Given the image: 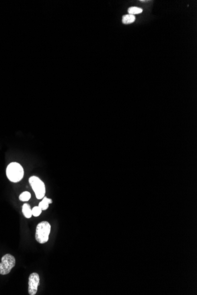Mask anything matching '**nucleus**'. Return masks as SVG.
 Listing matches in <instances>:
<instances>
[{
	"label": "nucleus",
	"instance_id": "nucleus-1",
	"mask_svg": "<svg viewBox=\"0 0 197 295\" xmlns=\"http://www.w3.org/2000/svg\"><path fill=\"white\" fill-rule=\"evenodd\" d=\"M6 175L9 180L17 183L22 180L24 171L21 164L17 162H12L8 165L6 169Z\"/></svg>",
	"mask_w": 197,
	"mask_h": 295
},
{
	"label": "nucleus",
	"instance_id": "nucleus-2",
	"mask_svg": "<svg viewBox=\"0 0 197 295\" xmlns=\"http://www.w3.org/2000/svg\"><path fill=\"white\" fill-rule=\"evenodd\" d=\"M51 231V226L47 222H42L38 223L36 227V239L40 244H44L49 241Z\"/></svg>",
	"mask_w": 197,
	"mask_h": 295
},
{
	"label": "nucleus",
	"instance_id": "nucleus-3",
	"mask_svg": "<svg viewBox=\"0 0 197 295\" xmlns=\"http://www.w3.org/2000/svg\"><path fill=\"white\" fill-rule=\"evenodd\" d=\"M28 181L35 193L36 198L37 199H42L46 194V186L44 182L35 176L30 177Z\"/></svg>",
	"mask_w": 197,
	"mask_h": 295
},
{
	"label": "nucleus",
	"instance_id": "nucleus-4",
	"mask_svg": "<svg viewBox=\"0 0 197 295\" xmlns=\"http://www.w3.org/2000/svg\"><path fill=\"white\" fill-rule=\"evenodd\" d=\"M16 265L15 257L10 254L3 256L0 263V274L6 275L11 272V269Z\"/></svg>",
	"mask_w": 197,
	"mask_h": 295
},
{
	"label": "nucleus",
	"instance_id": "nucleus-5",
	"mask_svg": "<svg viewBox=\"0 0 197 295\" xmlns=\"http://www.w3.org/2000/svg\"><path fill=\"white\" fill-rule=\"evenodd\" d=\"M39 284L40 277L38 273H31L28 279V293L30 295H36Z\"/></svg>",
	"mask_w": 197,
	"mask_h": 295
},
{
	"label": "nucleus",
	"instance_id": "nucleus-6",
	"mask_svg": "<svg viewBox=\"0 0 197 295\" xmlns=\"http://www.w3.org/2000/svg\"><path fill=\"white\" fill-rule=\"evenodd\" d=\"M52 203H53L52 199L47 198V197L44 196L42 199V200L39 203L38 206L41 208V209L42 210H46L49 208V204H51Z\"/></svg>",
	"mask_w": 197,
	"mask_h": 295
},
{
	"label": "nucleus",
	"instance_id": "nucleus-7",
	"mask_svg": "<svg viewBox=\"0 0 197 295\" xmlns=\"http://www.w3.org/2000/svg\"><path fill=\"white\" fill-rule=\"evenodd\" d=\"M22 212L23 214H24V216L27 219L31 218V216H33L32 215V209L31 208L30 206L27 203H25L22 205Z\"/></svg>",
	"mask_w": 197,
	"mask_h": 295
},
{
	"label": "nucleus",
	"instance_id": "nucleus-8",
	"mask_svg": "<svg viewBox=\"0 0 197 295\" xmlns=\"http://www.w3.org/2000/svg\"><path fill=\"white\" fill-rule=\"evenodd\" d=\"M135 21V16L131 14H127L122 16V22L124 24H130Z\"/></svg>",
	"mask_w": 197,
	"mask_h": 295
},
{
	"label": "nucleus",
	"instance_id": "nucleus-9",
	"mask_svg": "<svg viewBox=\"0 0 197 295\" xmlns=\"http://www.w3.org/2000/svg\"><path fill=\"white\" fill-rule=\"evenodd\" d=\"M31 198V193L28 191H24L20 195L19 200L22 202H27Z\"/></svg>",
	"mask_w": 197,
	"mask_h": 295
},
{
	"label": "nucleus",
	"instance_id": "nucleus-10",
	"mask_svg": "<svg viewBox=\"0 0 197 295\" xmlns=\"http://www.w3.org/2000/svg\"><path fill=\"white\" fill-rule=\"evenodd\" d=\"M128 12L129 14L131 15H135V14H139L142 12L143 10L141 8L137 7H131L128 9Z\"/></svg>",
	"mask_w": 197,
	"mask_h": 295
},
{
	"label": "nucleus",
	"instance_id": "nucleus-11",
	"mask_svg": "<svg viewBox=\"0 0 197 295\" xmlns=\"http://www.w3.org/2000/svg\"><path fill=\"white\" fill-rule=\"evenodd\" d=\"M42 212V210L39 206H35L32 208V215L34 217H38Z\"/></svg>",
	"mask_w": 197,
	"mask_h": 295
}]
</instances>
